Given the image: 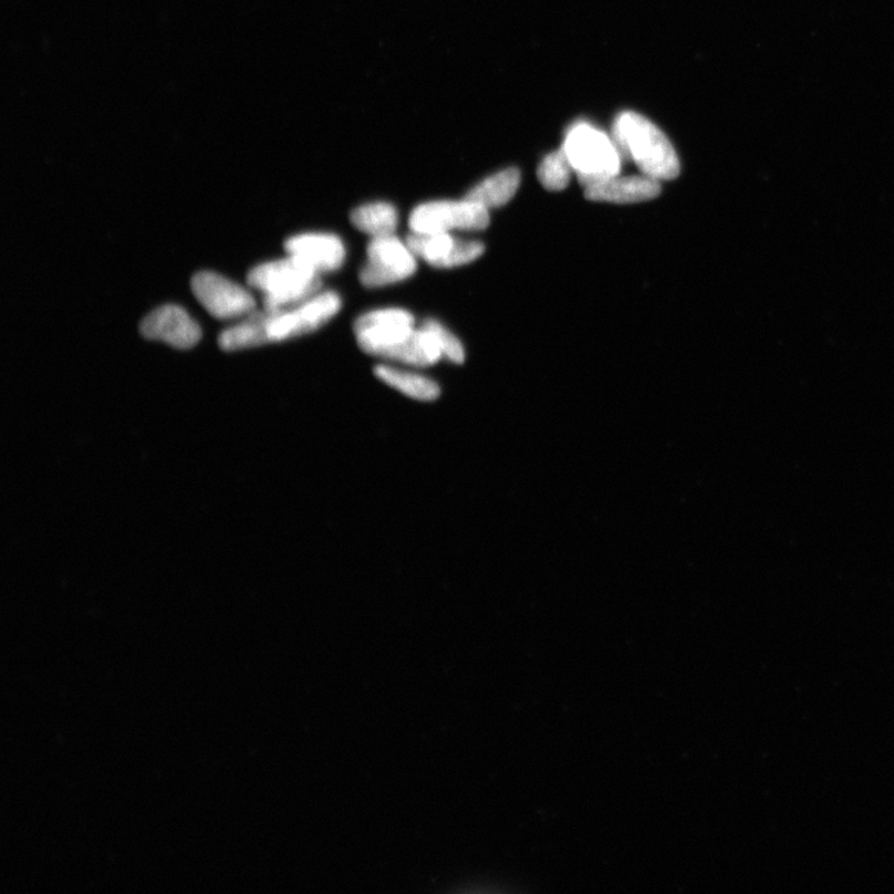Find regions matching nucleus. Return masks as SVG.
<instances>
[{
  "label": "nucleus",
  "mask_w": 894,
  "mask_h": 894,
  "mask_svg": "<svg viewBox=\"0 0 894 894\" xmlns=\"http://www.w3.org/2000/svg\"><path fill=\"white\" fill-rule=\"evenodd\" d=\"M613 141L622 158L633 159L643 175L671 180L679 175L676 150L664 132L636 112H622L615 119Z\"/></svg>",
  "instance_id": "1"
},
{
  "label": "nucleus",
  "mask_w": 894,
  "mask_h": 894,
  "mask_svg": "<svg viewBox=\"0 0 894 894\" xmlns=\"http://www.w3.org/2000/svg\"><path fill=\"white\" fill-rule=\"evenodd\" d=\"M415 319L402 309L375 310L355 320L353 331L361 350L384 360L414 365L422 357Z\"/></svg>",
  "instance_id": "2"
},
{
  "label": "nucleus",
  "mask_w": 894,
  "mask_h": 894,
  "mask_svg": "<svg viewBox=\"0 0 894 894\" xmlns=\"http://www.w3.org/2000/svg\"><path fill=\"white\" fill-rule=\"evenodd\" d=\"M248 283L263 293V308L269 312L298 306L322 288L320 272L292 257L253 268Z\"/></svg>",
  "instance_id": "3"
},
{
  "label": "nucleus",
  "mask_w": 894,
  "mask_h": 894,
  "mask_svg": "<svg viewBox=\"0 0 894 894\" xmlns=\"http://www.w3.org/2000/svg\"><path fill=\"white\" fill-rule=\"evenodd\" d=\"M562 148L584 188L618 176L622 168L623 158L613 138L586 122L568 129Z\"/></svg>",
  "instance_id": "4"
},
{
  "label": "nucleus",
  "mask_w": 894,
  "mask_h": 894,
  "mask_svg": "<svg viewBox=\"0 0 894 894\" xmlns=\"http://www.w3.org/2000/svg\"><path fill=\"white\" fill-rule=\"evenodd\" d=\"M342 309L337 292L326 291L298 306L277 312L266 311V328L269 343L301 337L320 330Z\"/></svg>",
  "instance_id": "5"
},
{
  "label": "nucleus",
  "mask_w": 894,
  "mask_h": 894,
  "mask_svg": "<svg viewBox=\"0 0 894 894\" xmlns=\"http://www.w3.org/2000/svg\"><path fill=\"white\" fill-rule=\"evenodd\" d=\"M367 258L360 272L361 283L367 289H380L408 280L418 270L415 253L408 243H404L394 233L372 238Z\"/></svg>",
  "instance_id": "6"
},
{
  "label": "nucleus",
  "mask_w": 894,
  "mask_h": 894,
  "mask_svg": "<svg viewBox=\"0 0 894 894\" xmlns=\"http://www.w3.org/2000/svg\"><path fill=\"white\" fill-rule=\"evenodd\" d=\"M413 232H450L484 230L490 226L489 209L471 200H436L424 202L410 215Z\"/></svg>",
  "instance_id": "7"
},
{
  "label": "nucleus",
  "mask_w": 894,
  "mask_h": 894,
  "mask_svg": "<svg viewBox=\"0 0 894 894\" xmlns=\"http://www.w3.org/2000/svg\"><path fill=\"white\" fill-rule=\"evenodd\" d=\"M190 287L201 306L218 320L247 318L256 312L257 302L252 294L219 273L198 272Z\"/></svg>",
  "instance_id": "8"
},
{
  "label": "nucleus",
  "mask_w": 894,
  "mask_h": 894,
  "mask_svg": "<svg viewBox=\"0 0 894 894\" xmlns=\"http://www.w3.org/2000/svg\"><path fill=\"white\" fill-rule=\"evenodd\" d=\"M406 243L416 258L436 269L467 266L481 258L486 249L481 241L456 239L450 232H412Z\"/></svg>",
  "instance_id": "9"
},
{
  "label": "nucleus",
  "mask_w": 894,
  "mask_h": 894,
  "mask_svg": "<svg viewBox=\"0 0 894 894\" xmlns=\"http://www.w3.org/2000/svg\"><path fill=\"white\" fill-rule=\"evenodd\" d=\"M139 329L147 340L162 341L177 350L195 347L201 337L198 323L176 304H166L152 311L141 322Z\"/></svg>",
  "instance_id": "10"
},
{
  "label": "nucleus",
  "mask_w": 894,
  "mask_h": 894,
  "mask_svg": "<svg viewBox=\"0 0 894 894\" xmlns=\"http://www.w3.org/2000/svg\"><path fill=\"white\" fill-rule=\"evenodd\" d=\"M288 256L298 259L318 272L337 271L343 267L347 251L342 239L334 233L308 232L284 242Z\"/></svg>",
  "instance_id": "11"
},
{
  "label": "nucleus",
  "mask_w": 894,
  "mask_h": 894,
  "mask_svg": "<svg viewBox=\"0 0 894 894\" xmlns=\"http://www.w3.org/2000/svg\"><path fill=\"white\" fill-rule=\"evenodd\" d=\"M662 193L658 180L646 176L612 177L585 187V197L593 201L633 205L655 199Z\"/></svg>",
  "instance_id": "12"
},
{
  "label": "nucleus",
  "mask_w": 894,
  "mask_h": 894,
  "mask_svg": "<svg viewBox=\"0 0 894 894\" xmlns=\"http://www.w3.org/2000/svg\"><path fill=\"white\" fill-rule=\"evenodd\" d=\"M375 377L391 388L418 402H434L439 398L440 385L426 375L380 364L374 368Z\"/></svg>",
  "instance_id": "13"
},
{
  "label": "nucleus",
  "mask_w": 894,
  "mask_h": 894,
  "mask_svg": "<svg viewBox=\"0 0 894 894\" xmlns=\"http://www.w3.org/2000/svg\"><path fill=\"white\" fill-rule=\"evenodd\" d=\"M521 185V173L517 168L503 169L475 186L465 199L486 209L500 208L510 201Z\"/></svg>",
  "instance_id": "14"
},
{
  "label": "nucleus",
  "mask_w": 894,
  "mask_h": 894,
  "mask_svg": "<svg viewBox=\"0 0 894 894\" xmlns=\"http://www.w3.org/2000/svg\"><path fill=\"white\" fill-rule=\"evenodd\" d=\"M351 221L372 238L393 236L399 224L398 210L387 201H374L355 208L351 212Z\"/></svg>",
  "instance_id": "15"
},
{
  "label": "nucleus",
  "mask_w": 894,
  "mask_h": 894,
  "mask_svg": "<svg viewBox=\"0 0 894 894\" xmlns=\"http://www.w3.org/2000/svg\"><path fill=\"white\" fill-rule=\"evenodd\" d=\"M268 343L266 311L252 312L247 319L219 335V344L224 351L259 347Z\"/></svg>",
  "instance_id": "16"
},
{
  "label": "nucleus",
  "mask_w": 894,
  "mask_h": 894,
  "mask_svg": "<svg viewBox=\"0 0 894 894\" xmlns=\"http://www.w3.org/2000/svg\"><path fill=\"white\" fill-rule=\"evenodd\" d=\"M572 165L563 148L548 155L538 167V179L542 186L552 191L563 190L572 177Z\"/></svg>",
  "instance_id": "17"
},
{
  "label": "nucleus",
  "mask_w": 894,
  "mask_h": 894,
  "mask_svg": "<svg viewBox=\"0 0 894 894\" xmlns=\"http://www.w3.org/2000/svg\"><path fill=\"white\" fill-rule=\"evenodd\" d=\"M423 329L429 331L438 343L443 357L454 364H462L466 358L464 345L454 333L447 330L439 321L425 320Z\"/></svg>",
  "instance_id": "18"
}]
</instances>
